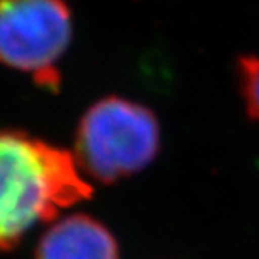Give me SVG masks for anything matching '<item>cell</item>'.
<instances>
[{
  "label": "cell",
  "mask_w": 259,
  "mask_h": 259,
  "mask_svg": "<svg viewBox=\"0 0 259 259\" xmlns=\"http://www.w3.org/2000/svg\"><path fill=\"white\" fill-rule=\"evenodd\" d=\"M72 39L64 0H0V63L27 72L40 86H59L58 63Z\"/></svg>",
  "instance_id": "obj_3"
},
{
  "label": "cell",
  "mask_w": 259,
  "mask_h": 259,
  "mask_svg": "<svg viewBox=\"0 0 259 259\" xmlns=\"http://www.w3.org/2000/svg\"><path fill=\"white\" fill-rule=\"evenodd\" d=\"M34 259H120V244L101 221L72 214L40 236Z\"/></svg>",
  "instance_id": "obj_4"
},
{
  "label": "cell",
  "mask_w": 259,
  "mask_h": 259,
  "mask_svg": "<svg viewBox=\"0 0 259 259\" xmlns=\"http://www.w3.org/2000/svg\"><path fill=\"white\" fill-rule=\"evenodd\" d=\"M93 197L74 155L24 130L0 128V252Z\"/></svg>",
  "instance_id": "obj_1"
},
{
  "label": "cell",
  "mask_w": 259,
  "mask_h": 259,
  "mask_svg": "<svg viewBox=\"0 0 259 259\" xmlns=\"http://www.w3.org/2000/svg\"><path fill=\"white\" fill-rule=\"evenodd\" d=\"M160 125L150 108L121 96H106L82 113L74 135L81 172L115 184L142 172L160 152Z\"/></svg>",
  "instance_id": "obj_2"
},
{
  "label": "cell",
  "mask_w": 259,
  "mask_h": 259,
  "mask_svg": "<svg viewBox=\"0 0 259 259\" xmlns=\"http://www.w3.org/2000/svg\"><path fill=\"white\" fill-rule=\"evenodd\" d=\"M236 72L246 113L259 123V56H239Z\"/></svg>",
  "instance_id": "obj_5"
}]
</instances>
